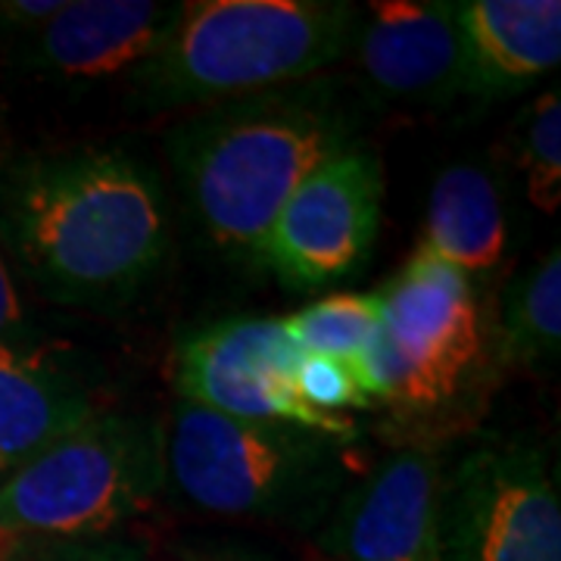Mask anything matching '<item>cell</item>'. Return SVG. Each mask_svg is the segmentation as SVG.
I'll use <instances>...</instances> for the list:
<instances>
[{
    "label": "cell",
    "mask_w": 561,
    "mask_h": 561,
    "mask_svg": "<svg viewBox=\"0 0 561 561\" xmlns=\"http://www.w3.org/2000/svg\"><path fill=\"white\" fill-rule=\"evenodd\" d=\"M0 241L47 300L131 297L169 247L157 179L122 150H69L0 172Z\"/></svg>",
    "instance_id": "cell-1"
},
{
    "label": "cell",
    "mask_w": 561,
    "mask_h": 561,
    "mask_svg": "<svg viewBox=\"0 0 561 561\" xmlns=\"http://www.w3.org/2000/svg\"><path fill=\"white\" fill-rule=\"evenodd\" d=\"M184 197L221 250L262 260L290 194L353 147V116L324 84L213 103L165 140Z\"/></svg>",
    "instance_id": "cell-2"
},
{
    "label": "cell",
    "mask_w": 561,
    "mask_h": 561,
    "mask_svg": "<svg viewBox=\"0 0 561 561\" xmlns=\"http://www.w3.org/2000/svg\"><path fill=\"white\" fill-rule=\"evenodd\" d=\"M359 7L346 0L179 3L157 54L135 72L147 106L228 103L300 84L353 47Z\"/></svg>",
    "instance_id": "cell-3"
},
{
    "label": "cell",
    "mask_w": 561,
    "mask_h": 561,
    "mask_svg": "<svg viewBox=\"0 0 561 561\" xmlns=\"http://www.w3.org/2000/svg\"><path fill=\"white\" fill-rule=\"evenodd\" d=\"M165 481L157 421L94 412L0 478V542L101 540L140 515Z\"/></svg>",
    "instance_id": "cell-4"
},
{
    "label": "cell",
    "mask_w": 561,
    "mask_h": 561,
    "mask_svg": "<svg viewBox=\"0 0 561 561\" xmlns=\"http://www.w3.org/2000/svg\"><path fill=\"white\" fill-rule=\"evenodd\" d=\"M165 474L191 505L221 518L306 522L337 481V443L181 402L165 437Z\"/></svg>",
    "instance_id": "cell-5"
},
{
    "label": "cell",
    "mask_w": 561,
    "mask_h": 561,
    "mask_svg": "<svg viewBox=\"0 0 561 561\" xmlns=\"http://www.w3.org/2000/svg\"><path fill=\"white\" fill-rule=\"evenodd\" d=\"M302 353L280 319H228L179 341L172 381L181 402L241 421L290 424L328 440H353L346 415H324L297 390Z\"/></svg>",
    "instance_id": "cell-6"
},
{
    "label": "cell",
    "mask_w": 561,
    "mask_h": 561,
    "mask_svg": "<svg viewBox=\"0 0 561 561\" xmlns=\"http://www.w3.org/2000/svg\"><path fill=\"white\" fill-rule=\"evenodd\" d=\"M440 561H561V500L530 446L481 449L440 493Z\"/></svg>",
    "instance_id": "cell-7"
},
{
    "label": "cell",
    "mask_w": 561,
    "mask_h": 561,
    "mask_svg": "<svg viewBox=\"0 0 561 561\" xmlns=\"http://www.w3.org/2000/svg\"><path fill=\"white\" fill-rule=\"evenodd\" d=\"M383 169L365 147L319 165L284 203L262 260L290 290H316L359 268L378 238Z\"/></svg>",
    "instance_id": "cell-8"
},
{
    "label": "cell",
    "mask_w": 561,
    "mask_h": 561,
    "mask_svg": "<svg viewBox=\"0 0 561 561\" xmlns=\"http://www.w3.org/2000/svg\"><path fill=\"white\" fill-rule=\"evenodd\" d=\"M381 328L405 365V405H440L481 362V312L465 272L415 250L378 294Z\"/></svg>",
    "instance_id": "cell-9"
},
{
    "label": "cell",
    "mask_w": 561,
    "mask_h": 561,
    "mask_svg": "<svg viewBox=\"0 0 561 561\" xmlns=\"http://www.w3.org/2000/svg\"><path fill=\"white\" fill-rule=\"evenodd\" d=\"M440 465L393 453L337 505L328 552L337 561H440Z\"/></svg>",
    "instance_id": "cell-10"
},
{
    "label": "cell",
    "mask_w": 561,
    "mask_h": 561,
    "mask_svg": "<svg viewBox=\"0 0 561 561\" xmlns=\"http://www.w3.org/2000/svg\"><path fill=\"white\" fill-rule=\"evenodd\" d=\"M368 88L387 101L449 103L465 94L456 3L378 0L353 35Z\"/></svg>",
    "instance_id": "cell-11"
},
{
    "label": "cell",
    "mask_w": 561,
    "mask_h": 561,
    "mask_svg": "<svg viewBox=\"0 0 561 561\" xmlns=\"http://www.w3.org/2000/svg\"><path fill=\"white\" fill-rule=\"evenodd\" d=\"M179 3L72 0L28 35L25 62L57 79H106L138 72L157 54Z\"/></svg>",
    "instance_id": "cell-12"
},
{
    "label": "cell",
    "mask_w": 561,
    "mask_h": 561,
    "mask_svg": "<svg viewBox=\"0 0 561 561\" xmlns=\"http://www.w3.org/2000/svg\"><path fill=\"white\" fill-rule=\"evenodd\" d=\"M456 25L471 98H512L561 62L559 0H461Z\"/></svg>",
    "instance_id": "cell-13"
},
{
    "label": "cell",
    "mask_w": 561,
    "mask_h": 561,
    "mask_svg": "<svg viewBox=\"0 0 561 561\" xmlns=\"http://www.w3.org/2000/svg\"><path fill=\"white\" fill-rule=\"evenodd\" d=\"M94 412L84 387L60 365L22 341H0V474H10Z\"/></svg>",
    "instance_id": "cell-14"
},
{
    "label": "cell",
    "mask_w": 561,
    "mask_h": 561,
    "mask_svg": "<svg viewBox=\"0 0 561 561\" xmlns=\"http://www.w3.org/2000/svg\"><path fill=\"white\" fill-rule=\"evenodd\" d=\"M421 253L459 272H486L505 253V213L493 179L474 162L443 169L434 181Z\"/></svg>",
    "instance_id": "cell-15"
},
{
    "label": "cell",
    "mask_w": 561,
    "mask_h": 561,
    "mask_svg": "<svg viewBox=\"0 0 561 561\" xmlns=\"http://www.w3.org/2000/svg\"><path fill=\"white\" fill-rule=\"evenodd\" d=\"M561 350V253L515 280L502 302V356L518 365L556 362Z\"/></svg>",
    "instance_id": "cell-16"
},
{
    "label": "cell",
    "mask_w": 561,
    "mask_h": 561,
    "mask_svg": "<svg viewBox=\"0 0 561 561\" xmlns=\"http://www.w3.org/2000/svg\"><path fill=\"white\" fill-rule=\"evenodd\" d=\"M280 321L302 356L353 365L381 324V302L378 294H334Z\"/></svg>",
    "instance_id": "cell-17"
},
{
    "label": "cell",
    "mask_w": 561,
    "mask_h": 561,
    "mask_svg": "<svg viewBox=\"0 0 561 561\" xmlns=\"http://www.w3.org/2000/svg\"><path fill=\"white\" fill-rule=\"evenodd\" d=\"M515 157L527 181V201L546 216L561 206V101L559 91L540 94L515 131Z\"/></svg>",
    "instance_id": "cell-18"
},
{
    "label": "cell",
    "mask_w": 561,
    "mask_h": 561,
    "mask_svg": "<svg viewBox=\"0 0 561 561\" xmlns=\"http://www.w3.org/2000/svg\"><path fill=\"white\" fill-rule=\"evenodd\" d=\"M297 390L302 402L324 415H343L346 409L368 405L353 365L328 356H302L297 365Z\"/></svg>",
    "instance_id": "cell-19"
},
{
    "label": "cell",
    "mask_w": 561,
    "mask_h": 561,
    "mask_svg": "<svg viewBox=\"0 0 561 561\" xmlns=\"http://www.w3.org/2000/svg\"><path fill=\"white\" fill-rule=\"evenodd\" d=\"M3 561H140L135 546L122 540H20L3 542Z\"/></svg>",
    "instance_id": "cell-20"
},
{
    "label": "cell",
    "mask_w": 561,
    "mask_h": 561,
    "mask_svg": "<svg viewBox=\"0 0 561 561\" xmlns=\"http://www.w3.org/2000/svg\"><path fill=\"white\" fill-rule=\"evenodd\" d=\"M62 0H0V32L35 35L44 22L57 16Z\"/></svg>",
    "instance_id": "cell-21"
},
{
    "label": "cell",
    "mask_w": 561,
    "mask_h": 561,
    "mask_svg": "<svg viewBox=\"0 0 561 561\" xmlns=\"http://www.w3.org/2000/svg\"><path fill=\"white\" fill-rule=\"evenodd\" d=\"M22 331H25V309L16 280L10 275V265L0 253V341H22Z\"/></svg>",
    "instance_id": "cell-22"
},
{
    "label": "cell",
    "mask_w": 561,
    "mask_h": 561,
    "mask_svg": "<svg viewBox=\"0 0 561 561\" xmlns=\"http://www.w3.org/2000/svg\"><path fill=\"white\" fill-rule=\"evenodd\" d=\"M197 561H231V559H197Z\"/></svg>",
    "instance_id": "cell-23"
},
{
    "label": "cell",
    "mask_w": 561,
    "mask_h": 561,
    "mask_svg": "<svg viewBox=\"0 0 561 561\" xmlns=\"http://www.w3.org/2000/svg\"><path fill=\"white\" fill-rule=\"evenodd\" d=\"M0 552H3V542H0Z\"/></svg>",
    "instance_id": "cell-24"
},
{
    "label": "cell",
    "mask_w": 561,
    "mask_h": 561,
    "mask_svg": "<svg viewBox=\"0 0 561 561\" xmlns=\"http://www.w3.org/2000/svg\"><path fill=\"white\" fill-rule=\"evenodd\" d=\"M0 561H3V552H0Z\"/></svg>",
    "instance_id": "cell-25"
},
{
    "label": "cell",
    "mask_w": 561,
    "mask_h": 561,
    "mask_svg": "<svg viewBox=\"0 0 561 561\" xmlns=\"http://www.w3.org/2000/svg\"><path fill=\"white\" fill-rule=\"evenodd\" d=\"M0 478H3V474H0Z\"/></svg>",
    "instance_id": "cell-26"
}]
</instances>
